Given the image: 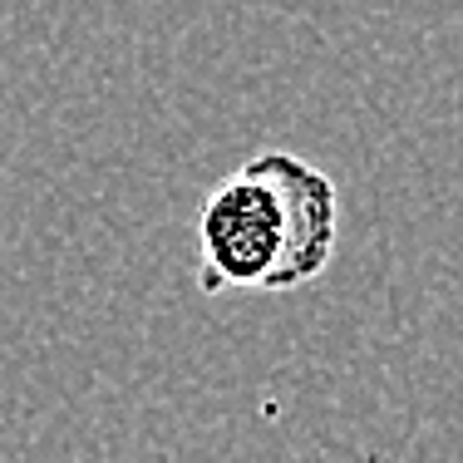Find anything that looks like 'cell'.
Here are the masks:
<instances>
[{
    "mask_svg": "<svg viewBox=\"0 0 463 463\" xmlns=\"http://www.w3.org/2000/svg\"><path fill=\"white\" fill-rule=\"evenodd\" d=\"M335 251V183L296 153H257L197 213L203 291H291Z\"/></svg>",
    "mask_w": 463,
    "mask_h": 463,
    "instance_id": "1",
    "label": "cell"
}]
</instances>
